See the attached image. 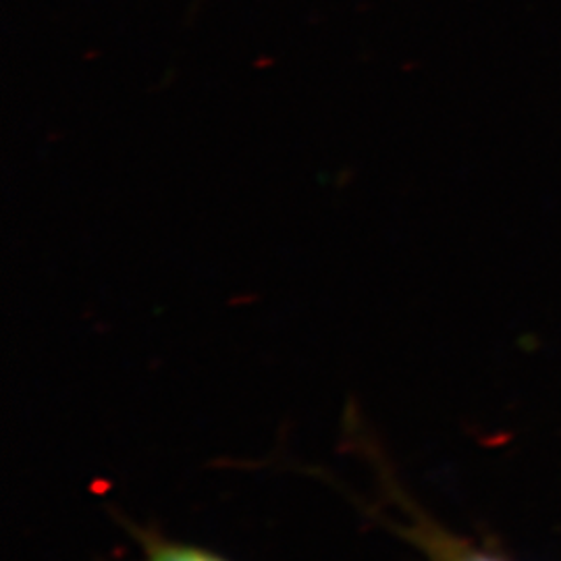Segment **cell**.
I'll return each instance as SVG.
<instances>
[{"instance_id":"6da1fadb","label":"cell","mask_w":561,"mask_h":561,"mask_svg":"<svg viewBox=\"0 0 561 561\" xmlns=\"http://www.w3.org/2000/svg\"><path fill=\"white\" fill-rule=\"evenodd\" d=\"M111 516L127 533V537L138 545L140 558L136 561H231L204 545L173 539L154 524L131 520L121 514L119 510H111Z\"/></svg>"}]
</instances>
